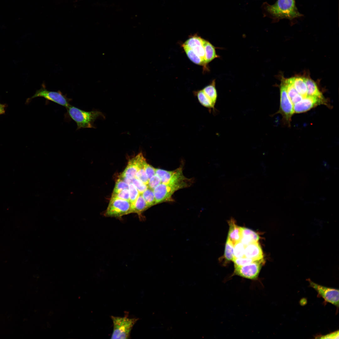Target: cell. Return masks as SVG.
<instances>
[{
	"mask_svg": "<svg viewBox=\"0 0 339 339\" xmlns=\"http://www.w3.org/2000/svg\"><path fill=\"white\" fill-rule=\"evenodd\" d=\"M132 184L135 186L140 194H142L148 188V185L136 178L133 179Z\"/></svg>",
	"mask_w": 339,
	"mask_h": 339,
	"instance_id": "obj_30",
	"label": "cell"
},
{
	"mask_svg": "<svg viewBox=\"0 0 339 339\" xmlns=\"http://www.w3.org/2000/svg\"><path fill=\"white\" fill-rule=\"evenodd\" d=\"M261 8L263 16L271 19L273 22L284 19L292 20L303 16L298 11L295 0H277L272 5L265 2Z\"/></svg>",
	"mask_w": 339,
	"mask_h": 339,
	"instance_id": "obj_1",
	"label": "cell"
},
{
	"mask_svg": "<svg viewBox=\"0 0 339 339\" xmlns=\"http://www.w3.org/2000/svg\"><path fill=\"white\" fill-rule=\"evenodd\" d=\"M111 197L116 198L129 201L128 189H125L116 193H112Z\"/></svg>",
	"mask_w": 339,
	"mask_h": 339,
	"instance_id": "obj_33",
	"label": "cell"
},
{
	"mask_svg": "<svg viewBox=\"0 0 339 339\" xmlns=\"http://www.w3.org/2000/svg\"><path fill=\"white\" fill-rule=\"evenodd\" d=\"M321 105H327L326 100L315 96L307 95L293 105L294 113H299L305 112Z\"/></svg>",
	"mask_w": 339,
	"mask_h": 339,
	"instance_id": "obj_10",
	"label": "cell"
},
{
	"mask_svg": "<svg viewBox=\"0 0 339 339\" xmlns=\"http://www.w3.org/2000/svg\"><path fill=\"white\" fill-rule=\"evenodd\" d=\"M229 225L227 239L234 245L237 242L240 241L241 238V227L237 225L233 219L229 221Z\"/></svg>",
	"mask_w": 339,
	"mask_h": 339,
	"instance_id": "obj_15",
	"label": "cell"
},
{
	"mask_svg": "<svg viewBox=\"0 0 339 339\" xmlns=\"http://www.w3.org/2000/svg\"><path fill=\"white\" fill-rule=\"evenodd\" d=\"M66 109L69 116L76 123L77 130L94 128L95 121L99 118L104 117L102 113L99 111H86L70 105Z\"/></svg>",
	"mask_w": 339,
	"mask_h": 339,
	"instance_id": "obj_3",
	"label": "cell"
},
{
	"mask_svg": "<svg viewBox=\"0 0 339 339\" xmlns=\"http://www.w3.org/2000/svg\"><path fill=\"white\" fill-rule=\"evenodd\" d=\"M305 79L307 89V95L315 96L325 100L315 83L310 78H305Z\"/></svg>",
	"mask_w": 339,
	"mask_h": 339,
	"instance_id": "obj_21",
	"label": "cell"
},
{
	"mask_svg": "<svg viewBox=\"0 0 339 339\" xmlns=\"http://www.w3.org/2000/svg\"><path fill=\"white\" fill-rule=\"evenodd\" d=\"M155 173L159 178L161 183L163 184L172 182L183 175L182 168L181 167L173 171L155 169Z\"/></svg>",
	"mask_w": 339,
	"mask_h": 339,
	"instance_id": "obj_12",
	"label": "cell"
},
{
	"mask_svg": "<svg viewBox=\"0 0 339 339\" xmlns=\"http://www.w3.org/2000/svg\"><path fill=\"white\" fill-rule=\"evenodd\" d=\"M280 107L277 113L281 114L284 120L289 123L294 114L293 105L287 93L285 86L282 82L280 87Z\"/></svg>",
	"mask_w": 339,
	"mask_h": 339,
	"instance_id": "obj_8",
	"label": "cell"
},
{
	"mask_svg": "<svg viewBox=\"0 0 339 339\" xmlns=\"http://www.w3.org/2000/svg\"><path fill=\"white\" fill-rule=\"evenodd\" d=\"M203 45L205 52V61L207 65L220 56L216 53L215 47L209 41L203 39Z\"/></svg>",
	"mask_w": 339,
	"mask_h": 339,
	"instance_id": "obj_18",
	"label": "cell"
},
{
	"mask_svg": "<svg viewBox=\"0 0 339 339\" xmlns=\"http://www.w3.org/2000/svg\"><path fill=\"white\" fill-rule=\"evenodd\" d=\"M254 261H255L244 256L240 258H234L232 260L234 263V265L237 266H244L249 264Z\"/></svg>",
	"mask_w": 339,
	"mask_h": 339,
	"instance_id": "obj_31",
	"label": "cell"
},
{
	"mask_svg": "<svg viewBox=\"0 0 339 339\" xmlns=\"http://www.w3.org/2000/svg\"><path fill=\"white\" fill-rule=\"evenodd\" d=\"M37 97H42L66 108L70 105L71 99L67 98L59 90L54 91L47 90L44 83L42 84L41 88L37 90L32 96L27 99V102Z\"/></svg>",
	"mask_w": 339,
	"mask_h": 339,
	"instance_id": "obj_6",
	"label": "cell"
},
{
	"mask_svg": "<svg viewBox=\"0 0 339 339\" xmlns=\"http://www.w3.org/2000/svg\"><path fill=\"white\" fill-rule=\"evenodd\" d=\"M144 168L149 179L155 175V168L148 164L147 162L144 164Z\"/></svg>",
	"mask_w": 339,
	"mask_h": 339,
	"instance_id": "obj_34",
	"label": "cell"
},
{
	"mask_svg": "<svg viewBox=\"0 0 339 339\" xmlns=\"http://www.w3.org/2000/svg\"><path fill=\"white\" fill-rule=\"evenodd\" d=\"M6 107V105L5 104L0 103V115L5 113Z\"/></svg>",
	"mask_w": 339,
	"mask_h": 339,
	"instance_id": "obj_36",
	"label": "cell"
},
{
	"mask_svg": "<svg viewBox=\"0 0 339 339\" xmlns=\"http://www.w3.org/2000/svg\"><path fill=\"white\" fill-rule=\"evenodd\" d=\"M160 183H161V181L159 178L155 174L149 179L148 184V188L153 190Z\"/></svg>",
	"mask_w": 339,
	"mask_h": 339,
	"instance_id": "obj_32",
	"label": "cell"
},
{
	"mask_svg": "<svg viewBox=\"0 0 339 339\" xmlns=\"http://www.w3.org/2000/svg\"><path fill=\"white\" fill-rule=\"evenodd\" d=\"M131 213V204L130 201L111 197L105 213V216L107 217L121 218Z\"/></svg>",
	"mask_w": 339,
	"mask_h": 339,
	"instance_id": "obj_5",
	"label": "cell"
},
{
	"mask_svg": "<svg viewBox=\"0 0 339 339\" xmlns=\"http://www.w3.org/2000/svg\"><path fill=\"white\" fill-rule=\"evenodd\" d=\"M138 155L137 154L130 159L124 171L120 175V178L129 179L136 178V174L138 170Z\"/></svg>",
	"mask_w": 339,
	"mask_h": 339,
	"instance_id": "obj_14",
	"label": "cell"
},
{
	"mask_svg": "<svg viewBox=\"0 0 339 339\" xmlns=\"http://www.w3.org/2000/svg\"><path fill=\"white\" fill-rule=\"evenodd\" d=\"M339 336V331L337 330L331 333L321 336L319 338L321 339H338Z\"/></svg>",
	"mask_w": 339,
	"mask_h": 339,
	"instance_id": "obj_35",
	"label": "cell"
},
{
	"mask_svg": "<svg viewBox=\"0 0 339 339\" xmlns=\"http://www.w3.org/2000/svg\"><path fill=\"white\" fill-rule=\"evenodd\" d=\"M234 245L227 239L224 255L226 260L228 261H232L234 258Z\"/></svg>",
	"mask_w": 339,
	"mask_h": 339,
	"instance_id": "obj_26",
	"label": "cell"
},
{
	"mask_svg": "<svg viewBox=\"0 0 339 339\" xmlns=\"http://www.w3.org/2000/svg\"><path fill=\"white\" fill-rule=\"evenodd\" d=\"M215 83V80L214 79L212 81L211 83L202 89L207 97L214 105H215L218 98V93L216 88Z\"/></svg>",
	"mask_w": 339,
	"mask_h": 339,
	"instance_id": "obj_23",
	"label": "cell"
},
{
	"mask_svg": "<svg viewBox=\"0 0 339 339\" xmlns=\"http://www.w3.org/2000/svg\"><path fill=\"white\" fill-rule=\"evenodd\" d=\"M241 238L240 241L244 245L252 242L258 241L259 236L256 232L245 227H241Z\"/></svg>",
	"mask_w": 339,
	"mask_h": 339,
	"instance_id": "obj_17",
	"label": "cell"
},
{
	"mask_svg": "<svg viewBox=\"0 0 339 339\" xmlns=\"http://www.w3.org/2000/svg\"><path fill=\"white\" fill-rule=\"evenodd\" d=\"M282 82L285 86L288 96L293 105L302 100L303 97L296 90L290 78L284 79Z\"/></svg>",
	"mask_w": 339,
	"mask_h": 339,
	"instance_id": "obj_16",
	"label": "cell"
},
{
	"mask_svg": "<svg viewBox=\"0 0 339 339\" xmlns=\"http://www.w3.org/2000/svg\"><path fill=\"white\" fill-rule=\"evenodd\" d=\"M309 286L314 289L325 301L339 306V290L319 285L309 279Z\"/></svg>",
	"mask_w": 339,
	"mask_h": 339,
	"instance_id": "obj_9",
	"label": "cell"
},
{
	"mask_svg": "<svg viewBox=\"0 0 339 339\" xmlns=\"http://www.w3.org/2000/svg\"><path fill=\"white\" fill-rule=\"evenodd\" d=\"M263 259L254 261L242 266L234 265L233 275H237L251 280H256L264 264Z\"/></svg>",
	"mask_w": 339,
	"mask_h": 339,
	"instance_id": "obj_7",
	"label": "cell"
},
{
	"mask_svg": "<svg viewBox=\"0 0 339 339\" xmlns=\"http://www.w3.org/2000/svg\"><path fill=\"white\" fill-rule=\"evenodd\" d=\"M132 213H136L140 215L149 207L143 198L142 194H139L135 202L131 205Z\"/></svg>",
	"mask_w": 339,
	"mask_h": 339,
	"instance_id": "obj_22",
	"label": "cell"
},
{
	"mask_svg": "<svg viewBox=\"0 0 339 339\" xmlns=\"http://www.w3.org/2000/svg\"><path fill=\"white\" fill-rule=\"evenodd\" d=\"M203 38L195 34L191 36L184 43L191 49L203 61H205V52L203 43Z\"/></svg>",
	"mask_w": 339,
	"mask_h": 339,
	"instance_id": "obj_11",
	"label": "cell"
},
{
	"mask_svg": "<svg viewBox=\"0 0 339 339\" xmlns=\"http://www.w3.org/2000/svg\"><path fill=\"white\" fill-rule=\"evenodd\" d=\"M193 93L196 97L199 103L204 107L207 108L209 111L214 110L215 106L212 102L207 97L202 89L194 91Z\"/></svg>",
	"mask_w": 339,
	"mask_h": 339,
	"instance_id": "obj_24",
	"label": "cell"
},
{
	"mask_svg": "<svg viewBox=\"0 0 339 339\" xmlns=\"http://www.w3.org/2000/svg\"><path fill=\"white\" fill-rule=\"evenodd\" d=\"M263 256L262 250L258 242L245 245V257L256 261L263 259Z\"/></svg>",
	"mask_w": 339,
	"mask_h": 339,
	"instance_id": "obj_13",
	"label": "cell"
},
{
	"mask_svg": "<svg viewBox=\"0 0 339 339\" xmlns=\"http://www.w3.org/2000/svg\"><path fill=\"white\" fill-rule=\"evenodd\" d=\"M128 190L129 201L132 205L135 202L140 194L138 190L132 183L129 185Z\"/></svg>",
	"mask_w": 339,
	"mask_h": 339,
	"instance_id": "obj_28",
	"label": "cell"
},
{
	"mask_svg": "<svg viewBox=\"0 0 339 339\" xmlns=\"http://www.w3.org/2000/svg\"><path fill=\"white\" fill-rule=\"evenodd\" d=\"M292 83L298 93L303 98L307 95V89L305 78L296 77L290 78Z\"/></svg>",
	"mask_w": 339,
	"mask_h": 339,
	"instance_id": "obj_19",
	"label": "cell"
},
{
	"mask_svg": "<svg viewBox=\"0 0 339 339\" xmlns=\"http://www.w3.org/2000/svg\"><path fill=\"white\" fill-rule=\"evenodd\" d=\"M129 185L120 178L117 179L112 193H116L125 189H128Z\"/></svg>",
	"mask_w": 339,
	"mask_h": 339,
	"instance_id": "obj_29",
	"label": "cell"
},
{
	"mask_svg": "<svg viewBox=\"0 0 339 339\" xmlns=\"http://www.w3.org/2000/svg\"><path fill=\"white\" fill-rule=\"evenodd\" d=\"M245 245L240 242L235 243L234 245V258H238L244 256Z\"/></svg>",
	"mask_w": 339,
	"mask_h": 339,
	"instance_id": "obj_27",
	"label": "cell"
},
{
	"mask_svg": "<svg viewBox=\"0 0 339 339\" xmlns=\"http://www.w3.org/2000/svg\"><path fill=\"white\" fill-rule=\"evenodd\" d=\"M192 180L184 175L167 184L160 183L153 190L156 204L172 200V196L176 191L190 186Z\"/></svg>",
	"mask_w": 339,
	"mask_h": 339,
	"instance_id": "obj_2",
	"label": "cell"
},
{
	"mask_svg": "<svg viewBox=\"0 0 339 339\" xmlns=\"http://www.w3.org/2000/svg\"><path fill=\"white\" fill-rule=\"evenodd\" d=\"M182 46L187 56L192 62L197 65L202 66L204 70H208V68L207 65L205 64L203 60L199 56L184 44H183Z\"/></svg>",
	"mask_w": 339,
	"mask_h": 339,
	"instance_id": "obj_20",
	"label": "cell"
},
{
	"mask_svg": "<svg viewBox=\"0 0 339 339\" xmlns=\"http://www.w3.org/2000/svg\"><path fill=\"white\" fill-rule=\"evenodd\" d=\"M113 323V331L111 339H128L130 337L133 326L138 320L124 317L111 316Z\"/></svg>",
	"mask_w": 339,
	"mask_h": 339,
	"instance_id": "obj_4",
	"label": "cell"
},
{
	"mask_svg": "<svg viewBox=\"0 0 339 339\" xmlns=\"http://www.w3.org/2000/svg\"><path fill=\"white\" fill-rule=\"evenodd\" d=\"M142 195L149 207L156 204L153 190L148 188Z\"/></svg>",
	"mask_w": 339,
	"mask_h": 339,
	"instance_id": "obj_25",
	"label": "cell"
}]
</instances>
